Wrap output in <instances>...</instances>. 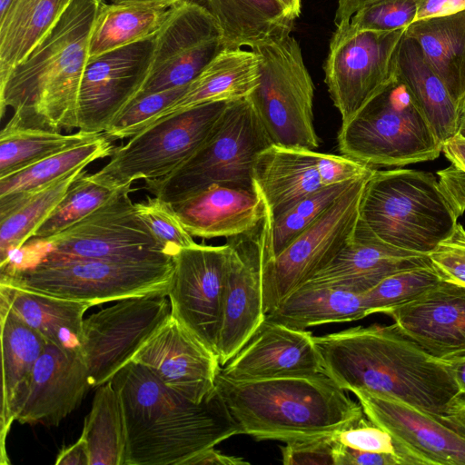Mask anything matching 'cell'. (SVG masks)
<instances>
[{"mask_svg":"<svg viewBox=\"0 0 465 465\" xmlns=\"http://www.w3.org/2000/svg\"><path fill=\"white\" fill-rule=\"evenodd\" d=\"M465 11V0H418L414 21Z\"/></svg>","mask_w":465,"mask_h":465,"instance_id":"cell-51","label":"cell"},{"mask_svg":"<svg viewBox=\"0 0 465 465\" xmlns=\"http://www.w3.org/2000/svg\"><path fill=\"white\" fill-rule=\"evenodd\" d=\"M458 218L436 177L411 169L376 170L360 205L361 221L376 237L423 254L452 234Z\"/></svg>","mask_w":465,"mask_h":465,"instance_id":"cell-5","label":"cell"},{"mask_svg":"<svg viewBox=\"0 0 465 465\" xmlns=\"http://www.w3.org/2000/svg\"><path fill=\"white\" fill-rule=\"evenodd\" d=\"M215 388L241 434L256 440L330 436L364 415L360 402L324 373L238 381L219 371Z\"/></svg>","mask_w":465,"mask_h":465,"instance_id":"cell-4","label":"cell"},{"mask_svg":"<svg viewBox=\"0 0 465 465\" xmlns=\"http://www.w3.org/2000/svg\"><path fill=\"white\" fill-rule=\"evenodd\" d=\"M334 465H403L394 454L359 450L335 441Z\"/></svg>","mask_w":465,"mask_h":465,"instance_id":"cell-50","label":"cell"},{"mask_svg":"<svg viewBox=\"0 0 465 465\" xmlns=\"http://www.w3.org/2000/svg\"><path fill=\"white\" fill-rule=\"evenodd\" d=\"M445 420L465 434V395L460 394L443 416Z\"/></svg>","mask_w":465,"mask_h":465,"instance_id":"cell-57","label":"cell"},{"mask_svg":"<svg viewBox=\"0 0 465 465\" xmlns=\"http://www.w3.org/2000/svg\"><path fill=\"white\" fill-rule=\"evenodd\" d=\"M131 191V186L121 188L81 221L46 240H39L43 250L41 259L173 262L174 254L154 237L139 216L129 195Z\"/></svg>","mask_w":465,"mask_h":465,"instance_id":"cell-10","label":"cell"},{"mask_svg":"<svg viewBox=\"0 0 465 465\" xmlns=\"http://www.w3.org/2000/svg\"><path fill=\"white\" fill-rule=\"evenodd\" d=\"M337 142L342 155L374 169L432 161L443 146L398 78L341 125Z\"/></svg>","mask_w":465,"mask_h":465,"instance_id":"cell-7","label":"cell"},{"mask_svg":"<svg viewBox=\"0 0 465 465\" xmlns=\"http://www.w3.org/2000/svg\"><path fill=\"white\" fill-rule=\"evenodd\" d=\"M135 208L154 237L173 254L196 243L171 203L156 196H147L146 200L136 203Z\"/></svg>","mask_w":465,"mask_h":465,"instance_id":"cell-45","label":"cell"},{"mask_svg":"<svg viewBox=\"0 0 465 465\" xmlns=\"http://www.w3.org/2000/svg\"><path fill=\"white\" fill-rule=\"evenodd\" d=\"M169 8L105 3L91 35L89 59L156 35Z\"/></svg>","mask_w":465,"mask_h":465,"instance_id":"cell-36","label":"cell"},{"mask_svg":"<svg viewBox=\"0 0 465 465\" xmlns=\"http://www.w3.org/2000/svg\"><path fill=\"white\" fill-rule=\"evenodd\" d=\"M19 0H0V24L9 16Z\"/></svg>","mask_w":465,"mask_h":465,"instance_id":"cell-62","label":"cell"},{"mask_svg":"<svg viewBox=\"0 0 465 465\" xmlns=\"http://www.w3.org/2000/svg\"><path fill=\"white\" fill-rule=\"evenodd\" d=\"M133 361L194 403L203 402L215 390L221 370L218 356L172 315Z\"/></svg>","mask_w":465,"mask_h":465,"instance_id":"cell-20","label":"cell"},{"mask_svg":"<svg viewBox=\"0 0 465 465\" xmlns=\"http://www.w3.org/2000/svg\"><path fill=\"white\" fill-rule=\"evenodd\" d=\"M251 49L259 58L260 79L248 97L272 143L317 149L314 85L298 41L289 34Z\"/></svg>","mask_w":465,"mask_h":465,"instance_id":"cell-9","label":"cell"},{"mask_svg":"<svg viewBox=\"0 0 465 465\" xmlns=\"http://www.w3.org/2000/svg\"><path fill=\"white\" fill-rule=\"evenodd\" d=\"M81 437L88 447L90 465L124 464V421L118 393L111 381L96 388Z\"/></svg>","mask_w":465,"mask_h":465,"instance_id":"cell-39","label":"cell"},{"mask_svg":"<svg viewBox=\"0 0 465 465\" xmlns=\"http://www.w3.org/2000/svg\"><path fill=\"white\" fill-rule=\"evenodd\" d=\"M376 1L378 0H338L334 17L336 27L346 25L357 11Z\"/></svg>","mask_w":465,"mask_h":465,"instance_id":"cell-55","label":"cell"},{"mask_svg":"<svg viewBox=\"0 0 465 465\" xmlns=\"http://www.w3.org/2000/svg\"><path fill=\"white\" fill-rule=\"evenodd\" d=\"M388 315L434 358L448 361L465 354V285L442 280Z\"/></svg>","mask_w":465,"mask_h":465,"instance_id":"cell-22","label":"cell"},{"mask_svg":"<svg viewBox=\"0 0 465 465\" xmlns=\"http://www.w3.org/2000/svg\"><path fill=\"white\" fill-rule=\"evenodd\" d=\"M455 103L465 93V11L412 22L405 30Z\"/></svg>","mask_w":465,"mask_h":465,"instance_id":"cell-33","label":"cell"},{"mask_svg":"<svg viewBox=\"0 0 465 465\" xmlns=\"http://www.w3.org/2000/svg\"><path fill=\"white\" fill-rule=\"evenodd\" d=\"M84 168L80 167L70 172L0 213V269L6 266L12 252L32 239L34 232L59 203Z\"/></svg>","mask_w":465,"mask_h":465,"instance_id":"cell-37","label":"cell"},{"mask_svg":"<svg viewBox=\"0 0 465 465\" xmlns=\"http://www.w3.org/2000/svg\"><path fill=\"white\" fill-rule=\"evenodd\" d=\"M288 13L295 19L300 16L302 11V0H279Z\"/></svg>","mask_w":465,"mask_h":465,"instance_id":"cell-61","label":"cell"},{"mask_svg":"<svg viewBox=\"0 0 465 465\" xmlns=\"http://www.w3.org/2000/svg\"><path fill=\"white\" fill-rule=\"evenodd\" d=\"M417 0H378L357 11L333 35H343L359 31H394L406 29L414 22Z\"/></svg>","mask_w":465,"mask_h":465,"instance_id":"cell-44","label":"cell"},{"mask_svg":"<svg viewBox=\"0 0 465 465\" xmlns=\"http://www.w3.org/2000/svg\"><path fill=\"white\" fill-rule=\"evenodd\" d=\"M56 465H90V454L85 440L80 437L74 443L61 450Z\"/></svg>","mask_w":465,"mask_h":465,"instance_id":"cell-54","label":"cell"},{"mask_svg":"<svg viewBox=\"0 0 465 465\" xmlns=\"http://www.w3.org/2000/svg\"><path fill=\"white\" fill-rule=\"evenodd\" d=\"M446 193L458 216L465 211V170L457 169L448 178Z\"/></svg>","mask_w":465,"mask_h":465,"instance_id":"cell-53","label":"cell"},{"mask_svg":"<svg viewBox=\"0 0 465 465\" xmlns=\"http://www.w3.org/2000/svg\"><path fill=\"white\" fill-rule=\"evenodd\" d=\"M429 256L443 280L465 285V229L460 223Z\"/></svg>","mask_w":465,"mask_h":465,"instance_id":"cell-47","label":"cell"},{"mask_svg":"<svg viewBox=\"0 0 465 465\" xmlns=\"http://www.w3.org/2000/svg\"><path fill=\"white\" fill-rule=\"evenodd\" d=\"M456 105V135L465 140V93L457 101Z\"/></svg>","mask_w":465,"mask_h":465,"instance_id":"cell-60","label":"cell"},{"mask_svg":"<svg viewBox=\"0 0 465 465\" xmlns=\"http://www.w3.org/2000/svg\"><path fill=\"white\" fill-rule=\"evenodd\" d=\"M104 0H71L55 25L0 84V116L29 127H78V95L89 42Z\"/></svg>","mask_w":465,"mask_h":465,"instance_id":"cell-3","label":"cell"},{"mask_svg":"<svg viewBox=\"0 0 465 465\" xmlns=\"http://www.w3.org/2000/svg\"><path fill=\"white\" fill-rule=\"evenodd\" d=\"M230 102L198 105L155 121L114 148L95 176L115 187L162 178L192 157L204 143Z\"/></svg>","mask_w":465,"mask_h":465,"instance_id":"cell-11","label":"cell"},{"mask_svg":"<svg viewBox=\"0 0 465 465\" xmlns=\"http://www.w3.org/2000/svg\"><path fill=\"white\" fill-rule=\"evenodd\" d=\"M100 134L82 130L64 134L61 131L24 126L9 120L0 133V178Z\"/></svg>","mask_w":465,"mask_h":465,"instance_id":"cell-38","label":"cell"},{"mask_svg":"<svg viewBox=\"0 0 465 465\" xmlns=\"http://www.w3.org/2000/svg\"><path fill=\"white\" fill-rule=\"evenodd\" d=\"M2 350L1 463H9L5 442L28 394L32 372L45 338L5 306L0 305Z\"/></svg>","mask_w":465,"mask_h":465,"instance_id":"cell-26","label":"cell"},{"mask_svg":"<svg viewBox=\"0 0 465 465\" xmlns=\"http://www.w3.org/2000/svg\"><path fill=\"white\" fill-rule=\"evenodd\" d=\"M355 181L263 270V307L269 313L313 274L326 266L351 237L360 218L367 181Z\"/></svg>","mask_w":465,"mask_h":465,"instance_id":"cell-12","label":"cell"},{"mask_svg":"<svg viewBox=\"0 0 465 465\" xmlns=\"http://www.w3.org/2000/svg\"><path fill=\"white\" fill-rule=\"evenodd\" d=\"M113 4L171 7L186 0H110Z\"/></svg>","mask_w":465,"mask_h":465,"instance_id":"cell-59","label":"cell"},{"mask_svg":"<svg viewBox=\"0 0 465 465\" xmlns=\"http://www.w3.org/2000/svg\"><path fill=\"white\" fill-rule=\"evenodd\" d=\"M226 48H252L291 34L295 18L279 0H204Z\"/></svg>","mask_w":465,"mask_h":465,"instance_id":"cell-31","label":"cell"},{"mask_svg":"<svg viewBox=\"0 0 465 465\" xmlns=\"http://www.w3.org/2000/svg\"><path fill=\"white\" fill-rule=\"evenodd\" d=\"M171 316L166 292L120 300L83 322L81 354L92 388L112 380Z\"/></svg>","mask_w":465,"mask_h":465,"instance_id":"cell-13","label":"cell"},{"mask_svg":"<svg viewBox=\"0 0 465 465\" xmlns=\"http://www.w3.org/2000/svg\"><path fill=\"white\" fill-rule=\"evenodd\" d=\"M187 86L147 94L134 98L114 119L103 134L112 142L134 136L149 126L162 112L173 104L183 94Z\"/></svg>","mask_w":465,"mask_h":465,"instance_id":"cell-43","label":"cell"},{"mask_svg":"<svg viewBox=\"0 0 465 465\" xmlns=\"http://www.w3.org/2000/svg\"><path fill=\"white\" fill-rule=\"evenodd\" d=\"M460 394L465 395V354L446 361Z\"/></svg>","mask_w":465,"mask_h":465,"instance_id":"cell-58","label":"cell"},{"mask_svg":"<svg viewBox=\"0 0 465 465\" xmlns=\"http://www.w3.org/2000/svg\"><path fill=\"white\" fill-rule=\"evenodd\" d=\"M273 214L266 203L262 221L251 231L227 238L232 249L217 344L224 366L249 341L266 318L262 277L265 264L275 257L272 247Z\"/></svg>","mask_w":465,"mask_h":465,"instance_id":"cell-15","label":"cell"},{"mask_svg":"<svg viewBox=\"0 0 465 465\" xmlns=\"http://www.w3.org/2000/svg\"><path fill=\"white\" fill-rule=\"evenodd\" d=\"M232 258L227 242L183 248L173 255L168 287L171 315L216 355Z\"/></svg>","mask_w":465,"mask_h":465,"instance_id":"cell-16","label":"cell"},{"mask_svg":"<svg viewBox=\"0 0 465 465\" xmlns=\"http://www.w3.org/2000/svg\"><path fill=\"white\" fill-rule=\"evenodd\" d=\"M442 280L433 265L391 274L363 293L368 315L376 312L388 314L416 300Z\"/></svg>","mask_w":465,"mask_h":465,"instance_id":"cell-41","label":"cell"},{"mask_svg":"<svg viewBox=\"0 0 465 465\" xmlns=\"http://www.w3.org/2000/svg\"><path fill=\"white\" fill-rule=\"evenodd\" d=\"M230 379L262 380L323 373L311 331L264 320L241 351L220 370Z\"/></svg>","mask_w":465,"mask_h":465,"instance_id":"cell-21","label":"cell"},{"mask_svg":"<svg viewBox=\"0 0 465 465\" xmlns=\"http://www.w3.org/2000/svg\"><path fill=\"white\" fill-rule=\"evenodd\" d=\"M316 164L323 186L370 177L377 170L342 154L336 155L318 152Z\"/></svg>","mask_w":465,"mask_h":465,"instance_id":"cell-49","label":"cell"},{"mask_svg":"<svg viewBox=\"0 0 465 465\" xmlns=\"http://www.w3.org/2000/svg\"><path fill=\"white\" fill-rule=\"evenodd\" d=\"M242 457L226 455L214 447L206 449L188 459L183 465H249Z\"/></svg>","mask_w":465,"mask_h":465,"instance_id":"cell-52","label":"cell"},{"mask_svg":"<svg viewBox=\"0 0 465 465\" xmlns=\"http://www.w3.org/2000/svg\"><path fill=\"white\" fill-rule=\"evenodd\" d=\"M71 0H19L0 24V84L42 41Z\"/></svg>","mask_w":465,"mask_h":465,"instance_id":"cell-35","label":"cell"},{"mask_svg":"<svg viewBox=\"0 0 465 465\" xmlns=\"http://www.w3.org/2000/svg\"><path fill=\"white\" fill-rule=\"evenodd\" d=\"M224 48L222 32L203 5L186 0L171 6L155 35L148 75L134 98L189 85Z\"/></svg>","mask_w":465,"mask_h":465,"instance_id":"cell-17","label":"cell"},{"mask_svg":"<svg viewBox=\"0 0 465 465\" xmlns=\"http://www.w3.org/2000/svg\"><path fill=\"white\" fill-rule=\"evenodd\" d=\"M0 305L11 310L47 342L81 351L84 314L94 304L22 289L0 281Z\"/></svg>","mask_w":465,"mask_h":465,"instance_id":"cell-29","label":"cell"},{"mask_svg":"<svg viewBox=\"0 0 465 465\" xmlns=\"http://www.w3.org/2000/svg\"><path fill=\"white\" fill-rule=\"evenodd\" d=\"M272 140L249 97L230 102L200 149L144 189L173 204L212 185L255 189L256 160Z\"/></svg>","mask_w":465,"mask_h":465,"instance_id":"cell-6","label":"cell"},{"mask_svg":"<svg viewBox=\"0 0 465 465\" xmlns=\"http://www.w3.org/2000/svg\"><path fill=\"white\" fill-rule=\"evenodd\" d=\"M259 79V58L252 49L224 48L153 123L198 105L248 97Z\"/></svg>","mask_w":465,"mask_h":465,"instance_id":"cell-28","label":"cell"},{"mask_svg":"<svg viewBox=\"0 0 465 465\" xmlns=\"http://www.w3.org/2000/svg\"><path fill=\"white\" fill-rule=\"evenodd\" d=\"M155 35L88 60L78 95V130L103 134L148 75Z\"/></svg>","mask_w":465,"mask_h":465,"instance_id":"cell-18","label":"cell"},{"mask_svg":"<svg viewBox=\"0 0 465 465\" xmlns=\"http://www.w3.org/2000/svg\"><path fill=\"white\" fill-rule=\"evenodd\" d=\"M442 152L450 163L465 170V140L454 136L443 144Z\"/></svg>","mask_w":465,"mask_h":465,"instance_id":"cell-56","label":"cell"},{"mask_svg":"<svg viewBox=\"0 0 465 465\" xmlns=\"http://www.w3.org/2000/svg\"><path fill=\"white\" fill-rule=\"evenodd\" d=\"M396 75L407 87L443 145L456 135L457 105L446 85L405 34L396 54Z\"/></svg>","mask_w":465,"mask_h":465,"instance_id":"cell-30","label":"cell"},{"mask_svg":"<svg viewBox=\"0 0 465 465\" xmlns=\"http://www.w3.org/2000/svg\"><path fill=\"white\" fill-rule=\"evenodd\" d=\"M332 437L336 442L352 449L394 454L401 460L392 436L365 417V414L356 422L335 432Z\"/></svg>","mask_w":465,"mask_h":465,"instance_id":"cell-46","label":"cell"},{"mask_svg":"<svg viewBox=\"0 0 465 465\" xmlns=\"http://www.w3.org/2000/svg\"><path fill=\"white\" fill-rule=\"evenodd\" d=\"M92 388L81 351L47 342L34 367L25 401L16 417L22 424L57 426Z\"/></svg>","mask_w":465,"mask_h":465,"instance_id":"cell-23","label":"cell"},{"mask_svg":"<svg viewBox=\"0 0 465 465\" xmlns=\"http://www.w3.org/2000/svg\"><path fill=\"white\" fill-rule=\"evenodd\" d=\"M368 316L363 293L329 284L304 283L266 314V320L305 330Z\"/></svg>","mask_w":465,"mask_h":465,"instance_id":"cell-32","label":"cell"},{"mask_svg":"<svg viewBox=\"0 0 465 465\" xmlns=\"http://www.w3.org/2000/svg\"><path fill=\"white\" fill-rule=\"evenodd\" d=\"M355 181L323 187L275 217L272 227L274 255L279 254L295 237L311 225Z\"/></svg>","mask_w":465,"mask_h":465,"instance_id":"cell-42","label":"cell"},{"mask_svg":"<svg viewBox=\"0 0 465 465\" xmlns=\"http://www.w3.org/2000/svg\"><path fill=\"white\" fill-rule=\"evenodd\" d=\"M173 262L119 263L76 258H43L21 269L1 271L2 282L47 295L99 303L166 292Z\"/></svg>","mask_w":465,"mask_h":465,"instance_id":"cell-8","label":"cell"},{"mask_svg":"<svg viewBox=\"0 0 465 465\" xmlns=\"http://www.w3.org/2000/svg\"><path fill=\"white\" fill-rule=\"evenodd\" d=\"M351 392L365 416L392 436L403 465H465V434L443 416L386 396Z\"/></svg>","mask_w":465,"mask_h":465,"instance_id":"cell-19","label":"cell"},{"mask_svg":"<svg viewBox=\"0 0 465 465\" xmlns=\"http://www.w3.org/2000/svg\"><path fill=\"white\" fill-rule=\"evenodd\" d=\"M406 29L332 35L324 64L325 84L341 124L352 120L396 75V54Z\"/></svg>","mask_w":465,"mask_h":465,"instance_id":"cell-14","label":"cell"},{"mask_svg":"<svg viewBox=\"0 0 465 465\" xmlns=\"http://www.w3.org/2000/svg\"><path fill=\"white\" fill-rule=\"evenodd\" d=\"M323 373L347 391L386 396L444 416L460 395L446 361L396 326L372 324L313 336Z\"/></svg>","mask_w":465,"mask_h":465,"instance_id":"cell-1","label":"cell"},{"mask_svg":"<svg viewBox=\"0 0 465 465\" xmlns=\"http://www.w3.org/2000/svg\"><path fill=\"white\" fill-rule=\"evenodd\" d=\"M110 381L124 421V465H183L198 452L241 434L216 388L194 403L133 361Z\"/></svg>","mask_w":465,"mask_h":465,"instance_id":"cell-2","label":"cell"},{"mask_svg":"<svg viewBox=\"0 0 465 465\" xmlns=\"http://www.w3.org/2000/svg\"><path fill=\"white\" fill-rule=\"evenodd\" d=\"M120 189L102 182L94 173H88L84 170L36 229L32 239L46 240L61 232L93 213Z\"/></svg>","mask_w":465,"mask_h":465,"instance_id":"cell-40","label":"cell"},{"mask_svg":"<svg viewBox=\"0 0 465 465\" xmlns=\"http://www.w3.org/2000/svg\"><path fill=\"white\" fill-rule=\"evenodd\" d=\"M315 150L272 143L259 154L253 170L255 187L273 217L323 187Z\"/></svg>","mask_w":465,"mask_h":465,"instance_id":"cell-27","label":"cell"},{"mask_svg":"<svg viewBox=\"0 0 465 465\" xmlns=\"http://www.w3.org/2000/svg\"><path fill=\"white\" fill-rule=\"evenodd\" d=\"M430 265L429 254L382 242L359 218L351 237L340 252L305 283L341 286L364 293L391 274Z\"/></svg>","mask_w":465,"mask_h":465,"instance_id":"cell-24","label":"cell"},{"mask_svg":"<svg viewBox=\"0 0 465 465\" xmlns=\"http://www.w3.org/2000/svg\"><path fill=\"white\" fill-rule=\"evenodd\" d=\"M112 141L103 134L76 146L44 158L10 175L0 178V213H3L33 192L86 167L94 161L111 156Z\"/></svg>","mask_w":465,"mask_h":465,"instance_id":"cell-34","label":"cell"},{"mask_svg":"<svg viewBox=\"0 0 465 465\" xmlns=\"http://www.w3.org/2000/svg\"><path fill=\"white\" fill-rule=\"evenodd\" d=\"M332 435L286 442L282 446L284 465H334Z\"/></svg>","mask_w":465,"mask_h":465,"instance_id":"cell-48","label":"cell"},{"mask_svg":"<svg viewBox=\"0 0 465 465\" xmlns=\"http://www.w3.org/2000/svg\"><path fill=\"white\" fill-rule=\"evenodd\" d=\"M172 205L188 232L202 239L247 232L266 211L265 199L256 187L223 184H212Z\"/></svg>","mask_w":465,"mask_h":465,"instance_id":"cell-25","label":"cell"}]
</instances>
